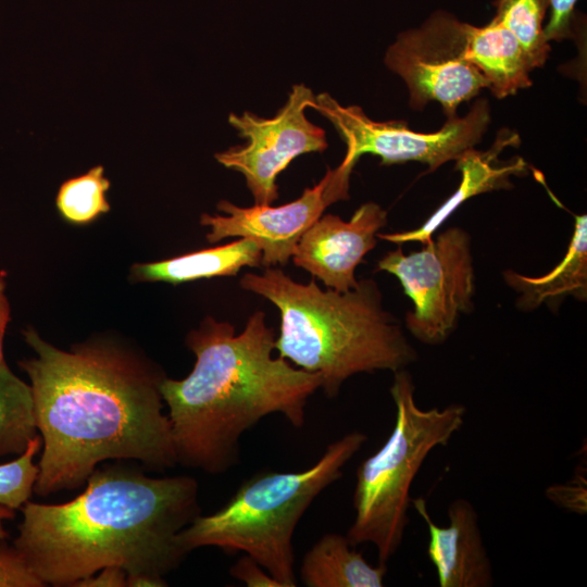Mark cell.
<instances>
[{
    "mask_svg": "<svg viewBox=\"0 0 587 587\" xmlns=\"http://www.w3.org/2000/svg\"><path fill=\"white\" fill-rule=\"evenodd\" d=\"M23 334L36 353L18 362L30 380L42 439L36 494L77 488L107 460H135L154 471L177 464L162 412V374L116 346L63 351L33 328Z\"/></svg>",
    "mask_w": 587,
    "mask_h": 587,
    "instance_id": "cell-1",
    "label": "cell"
},
{
    "mask_svg": "<svg viewBox=\"0 0 587 587\" xmlns=\"http://www.w3.org/2000/svg\"><path fill=\"white\" fill-rule=\"evenodd\" d=\"M197 480L95 470L71 501H27L13 546L45 584L73 586L107 566L163 577L188 551L180 533L200 514Z\"/></svg>",
    "mask_w": 587,
    "mask_h": 587,
    "instance_id": "cell-2",
    "label": "cell"
},
{
    "mask_svg": "<svg viewBox=\"0 0 587 587\" xmlns=\"http://www.w3.org/2000/svg\"><path fill=\"white\" fill-rule=\"evenodd\" d=\"M275 334L265 314L254 312L242 333L207 317L189 333L196 362L183 379L163 378L177 463L210 474L239 461V439L260 420L279 413L302 427L309 397L322 385L319 373L273 358Z\"/></svg>",
    "mask_w": 587,
    "mask_h": 587,
    "instance_id": "cell-3",
    "label": "cell"
},
{
    "mask_svg": "<svg viewBox=\"0 0 587 587\" xmlns=\"http://www.w3.org/2000/svg\"><path fill=\"white\" fill-rule=\"evenodd\" d=\"M241 288L260 295L280 313L274 349L299 369L319 373L328 398L350 376L379 370L397 372L417 359L401 325L387 310L373 279L340 292L323 290L314 278L297 283L279 268L246 273Z\"/></svg>",
    "mask_w": 587,
    "mask_h": 587,
    "instance_id": "cell-4",
    "label": "cell"
},
{
    "mask_svg": "<svg viewBox=\"0 0 587 587\" xmlns=\"http://www.w3.org/2000/svg\"><path fill=\"white\" fill-rule=\"evenodd\" d=\"M367 436L351 432L327 446L322 457L299 472L264 471L245 480L216 512L201 515L180 533L184 548L217 547L242 551L282 587H296L292 536L313 500L342 476V467Z\"/></svg>",
    "mask_w": 587,
    "mask_h": 587,
    "instance_id": "cell-5",
    "label": "cell"
},
{
    "mask_svg": "<svg viewBox=\"0 0 587 587\" xmlns=\"http://www.w3.org/2000/svg\"><path fill=\"white\" fill-rule=\"evenodd\" d=\"M394 374L389 391L396 407L395 425L385 444L358 467L354 520L347 533L354 547L373 544L379 563H386L401 546L409 523L410 489L422 464L433 449L449 442L466 413L459 403L421 409L411 374L404 369Z\"/></svg>",
    "mask_w": 587,
    "mask_h": 587,
    "instance_id": "cell-6",
    "label": "cell"
},
{
    "mask_svg": "<svg viewBox=\"0 0 587 587\" xmlns=\"http://www.w3.org/2000/svg\"><path fill=\"white\" fill-rule=\"evenodd\" d=\"M379 271L395 275L413 310L405 315L409 332L428 345L442 344L454 330L461 314L469 313L475 290L469 233L450 227L404 254L399 247L385 254Z\"/></svg>",
    "mask_w": 587,
    "mask_h": 587,
    "instance_id": "cell-7",
    "label": "cell"
},
{
    "mask_svg": "<svg viewBox=\"0 0 587 587\" xmlns=\"http://www.w3.org/2000/svg\"><path fill=\"white\" fill-rule=\"evenodd\" d=\"M311 108L333 124L347 147L342 162L353 167L361 155L373 154L382 164L416 161L435 171L473 149L490 122L485 99L477 100L463 117L447 118L435 133L414 132L402 121H373L360 107H345L327 92L316 95Z\"/></svg>",
    "mask_w": 587,
    "mask_h": 587,
    "instance_id": "cell-8",
    "label": "cell"
},
{
    "mask_svg": "<svg viewBox=\"0 0 587 587\" xmlns=\"http://www.w3.org/2000/svg\"><path fill=\"white\" fill-rule=\"evenodd\" d=\"M464 27L452 14L434 12L420 27L400 33L387 49L385 64L407 84L412 109L436 101L447 118L453 117L462 102L488 87L464 55Z\"/></svg>",
    "mask_w": 587,
    "mask_h": 587,
    "instance_id": "cell-9",
    "label": "cell"
},
{
    "mask_svg": "<svg viewBox=\"0 0 587 587\" xmlns=\"http://www.w3.org/2000/svg\"><path fill=\"white\" fill-rule=\"evenodd\" d=\"M314 97L309 87L296 84L286 103L273 117L258 116L249 111L229 114V124L246 142L217 152L214 158L223 166L245 176L255 204L270 205L277 200V176L294 159L327 149L325 130L305 116Z\"/></svg>",
    "mask_w": 587,
    "mask_h": 587,
    "instance_id": "cell-10",
    "label": "cell"
},
{
    "mask_svg": "<svg viewBox=\"0 0 587 587\" xmlns=\"http://www.w3.org/2000/svg\"><path fill=\"white\" fill-rule=\"evenodd\" d=\"M353 166L340 163L327 168L323 178L302 195L278 207L255 204L238 207L227 200L217 203L226 215L202 214L200 223L209 226V242L228 237L248 238L262 251L261 265L286 264L301 236L317 221L332 203L349 198V180Z\"/></svg>",
    "mask_w": 587,
    "mask_h": 587,
    "instance_id": "cell-11",
    "label": "cell"
},
{
    "mask_svg": "<svg viewBox=\"0 0 587 587\" xmlns=\"http://www.w3.org/2000/svg\"><path fill=\"white\" fill-rule=\"evenodd\" d=\"M386 223V211L375 202L360 205L348 222L334 214L321 216L299 239L292 262L327 288L353 289L359 284L355 268L376 246Z\"/></svg>",
    "mask_w": 587,
    "mask_h": 587,
    "instance_id": "cell-12",
    "label": "cell"
},
{
    "mask_svg": "<svg viewBox=\"0 0 587 587\" xmlns=\"http://www.w3.org/2000/svg\"><path fill=\"white\" fill-rule=\"evenodd\" d=\"M428 527L427 557L440 587H490L492 567L473 504L458 498L448 507V526L435 524L423 498L411 499Z\"/></svg>",
    "mask_w": 587,
    "mask_h": 587,
    "instance_id": "cell-13",
    "label": "cell"
},
{
    "mask_svg": "<svg viewBox=\"0 0 587 587\" xmlns=\"http://www.w3.org/2000/svg\"><path fill=\"white\" fill-rule=\"evenodd\" d=\"M515 139H517L516 135L507 134L504 130L503 139L501 140L499 136L490 150L482 152L473 148L464 152L457 160L455 166L462 173L461 184L437 211L416 229L390 234L378 233L377 238L398 245L409 241L425 243L451 213L469 198L486 191L512 188L510 176L525 173L526 163L522 158L502 162L498 160V154L503 147L513 145Z\"/></svg>",
    "mask_w": 587,
    "mask_h": 587,
    "instance_id": "cell-14",
    "label": "cell"
},
{
    "mask_svg": "<svg viewBox=\"0 0 587 587\" xmlns=\"http://www.w3.org/2000/svg\"><path fill=\"white\" fill-rule=\"evenodd\" d=\"M465 58L482 73L498 99L532 85L534 70L515 36L495 18L483 27L465 23Z\"/></svg>",
    "mask_w": 587,
    "mask_h": 587,
    "instance_id": "cell-15",
    "label": "cell"
},
{
    "mask_svg": "<svg viewBox=\"0 0 587 587\" xmlns=\"http://www.w3.org/2000/svg\"><path fill=\"white\" fill-rule=\"evenodd\" d=\"M575 228L567 251L548 274L529 277L507 270L503 279L520 296L517 307L529 311L541 304L555 308L565 297L587 299V216L575 215Z\"/></svg>",
    "mask_w": 587,
    "mask_h": 587,
    "instance_id": "cell-16",
    "label": "cell"
},
{
    "mask_svg": "<svg viewBox=\"0 0 587 587\" xmlns=\"http://www.w3.org/2000/svg\"><path fill=\"white\" fill-rule=\"evenodd\" d=\"M262 251L248 238L163 261L135 264L137 280L179 284L201 278L234 276L245 266H260Z\"/></svg>",
    "mask_w": 587,
    "mask_h": 587,
    "instance_id": "cell-17",
    "label": "cell"
},
{
    "mask_svg": "<svg viewBox=\"0 0 587 587\" xmlns=\"http://www.w3.org/2000/svg\"><path fill=\"white\" fill-rule=\"evenodd\" d=\"M386 563L370 564L347 536L325 534L303 557L300 578L308 587H382Z\"/></svg>",
    "mask_w": 587,
    "mask_h": 587,
    "instance_id": "cell-18",
    "label": "cell"
},
{
    "mask_svg": "<svg viewBox=\"0 0 587 587\" xmlns=\"http://www.w3.org/2000/svg\"><path fill=\"white\" fill-rule=\"evenodd\" d=\"M30 385L0 364V459L22 454L37 436Z\"/></svg>",
    "mask_w": 587,
    "mask_h": 587,
    "instance_id": "cell-19",
    "label": "cell"
},
{
    "mask_svg": "<svg viewBox=\"0 0 587 587\" xmlns=\"http://www.w3.org/2000/svg\"><path fill=\"white\" fill-rule=\"evenodd\" d=\"M110 186L102 165H96L85 174L64 180L55 198L60 215L66 222L76 225L93 222L110 211L105 196Z\"/></svg>",
    "mask_w": 587,
    "mask_h": 587,
    "instance_id": "cell-20",
    "label": "cell"
},
{
    "mask_svg": "<svg viewBox=\"0 0 587 587\" xmlns=\"http://www.w3.org/2000/svg\"><path fill=\"white\" fill-rule=\"evenodd\" d=\"M548 5L549 0H498L494 17L515 36L533 68L542 66L550 52L542 26Z\"/></svg>",
    "mask_w": 587,
    "mask_h": 587,
    "instance_id": "cell-21",
    "label": "cell"
},
{
    "mask_svg": "<svg viewBox=\"0 0 587 587\" xmlns=\"http://www.w3.org/2000/svg\"><path fill=\"white\" fill-rule=\"evenodd\" d=\"M41 447V436L37 435L16 459L0 463L1 505L16 510L29 500L38 475V465L34 463V458Z\"/></svg>",
    "mask_w": 587,
    "mask_h": 587,
    "instance_id": "cell-22",
    "label": "cell"
},
{
    "mask_svg": "<svg viewBox=\"0 0 587 587\" xmlns=\"http://www.w3.org/2000/svg\"><path fill=\"white\" fill-rule=\"evenodd\" d=\"M18 550L0 540V587H42Z\"/></svg>",
    "mask_w": 587,
    "mask_h": 587,
    "instance_id": "cell-23",
    "label": "cell"
},
{
    "mask_svg": "<svg viewBox=\"0 0 587 587\" xmlns=\"http://www.w3.org/2000/svg\"><path fill=\"white\" fill-rule=\"evenodd\" d=\"M579 476L564 485L551 486L547 489V498L555 504L574 511L586 513V480Z\"/></svg>",
    "mask_w": 587,
    "mask_h": 587,
    "instance_id": "cell-24",
    "label": "cell"
},
{
    "mask_svg": "<svg viewBox=\"0 0 587 587\" xmlns=\"http://www.w3.org/2000/svg\"><path fill=\"white\" fill-rule=\"evenodd\" d=\"M230 575L248 587H282L254 559L245 554L230 567Z\"/></svg>",
    "mask_w": 587,
    "mask_h": 587,
    "instance_id": "cell-25",
    "label": "cell"
},
{
    "mask_svg": "<svg viewBox=\"0 0 587 587\" xmlns=\"http://www.w3.org/2000/svg\"><path fill=\"white\" fill-rule=\"evenodd\" d=\"M576 1L549 0L551 14L547 26L544 27V33L548 41L561 40L570 34V23Z\"/></svg>",
    "mask_w": 587,
    "mask_h": 587,
    "instance_id": "cell-26",
    "label": "cell"
},
{
    "mask_svg": "<svg viewBox=\"0 0 587 587\" xmlns=\"http://www.w3.org/2000/svg\"><path fill=\"white\" fill-rule=\"evenodd\" d=\"M127 573L118 566H107L87 576L73 586L75 587H125Z\"/></svg>",
    "mask_w": 587,
    "mask_h": 587,
    "instance_id": "cell-27",
    "label": "cell"
},
{
    "mask_svg": "<svg viewBox=\"0 0 587 587\" xmlns=\"http://www.w3.org/2000/svg\"><path fill=\"white\" fill-rule=\"evenodd\" d=\"M10 321V305L5 296L4 277L0 274V364L5 362L3 355V337Z\"/></svg>",
    "mask_w": 587,
    "mask_h": 587,
    "instance_id": "cell-28",
    "label": "cell"
},
{
    "mask_svg": "<svg viewBox=\"0 0 587 587\" xmlns=\"http://www.w3.org/2000/svg\"><path fill=\"white\" fill-rule=\"evenodd\" d=\"M166 580L163 577H158L145 573L127 574V587H162L166 586Z\"/></svg>",
    "mask_w": 587,
    "mask_h": 587,
    "instance_id": "cell-29",
    "label": "cell"
},
{
    "mask_svg": "<svg viewBox=\"0 0 587 587\" xmlns=\"http://www.w3.org/2000/svg\"><path fill=\"white\" fill-rule=\"evenodd\" d=\"M15 516L13 509L0 504V540L8 538V533L3 526L4 521Z\"/></svg>",
    "mask_w": 587,
    "mask_h": 587,
    "instance_id": "cell-30",
    "label": "cell"
}]
</instances>
